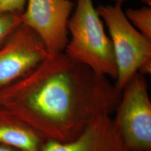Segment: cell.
<instances>
[{"mask_svg": "<svg viewBox=\"0 0 151 151\" xmlns=\"http://www.w3.org/2000/svg\"><path fill=\"white\" fill-rule=\"evenodd\" d=\"M27 0H0V15L22 14Z\"/></svg>", "mask_w": 151, "mask_h": 151, "instance_id": "11", "label": "cell"}, {"mask_svg": "<svg viewBox=\"0 0 151 151\" xmlns=\"http://www.w3.org/2000/svg\"><path fill=\"white\" fill-rule=\"evenodd\" d=\"M132 25L139 32L151 39V9L144 6L141 9H128L124 12Z\"/></svg>", "mask_w": 151, "mask_h": 151, "instance_id": "9", "label": "cell"}, {"mask_svg": "<svg viewBox=\"0 0 151 151\" xmlns=\"http://www.w3.org/2000/svg\"><path fill=\"white\" fill-rule=\"evenodd\" d=\"M68 41L64 52L101 76L116 79L117 67L112 43L92 0H76L68 22Z\"/></svg>", "mask_w": 151, "mask_h": 151, "instance_id": "2", "label": "cell"}, {"mask_svg": "<svg viewBox=\"0 0 151 151\" xmlns=\"http://www.w3.org/2000/svg\"><path fill=\"white\" fill-rule=\"evenodd\" d=\"M97 11L105 22L116 59V86L120 91L137 73L151 72V39L128 20L122 4L100 5Z\"/></svg>", "mask_w": 151, "mask_h": 151, "instance_id": "3", "label": "cell"}, {"mask_svg": "<svg viewBox=\"0 0 151 151\" xmlns=\"http://www.w3.org/2000/svg\"><path fill=\"white\" fill-rule=\"evenodd\" d=\"M41 151H129L111 116L97 118L74 139L65 142L46 141Z\"/></svg>", "mask_w": 151, "mask_h": 151, "instance_id": "7", "label": "cell"}, {"mask_svg": "<svg viewBox=\"0 0 151 151\" xmlns=\"http://www.w3.org/2000/svg\"><path fill=\"white\" fill-rule=\"evenodd\" d=\"M113 1H114L115 4H122L124 1H125L126 0H112ZM144 3H146V4L149 6L151 5V0H142Z\"/></svg>", "mask_w": 151, "mask_h": 151, "instance_id": "12", "label": "cell"}, {"mask_svg": "<svg viewBox=\"0 0 151 151\" xmlns=\"http://www.w3.org/2000/svg\"><path fill=\"white\" fill-rule=\"evenodd\" d=\"M49 56L41 38L22 24L0 46V90L27 76Z\"/></svg>", "mask_w": 151, "mask_h": 151, "instance_id": "5", "label": "cell"}, {"mask_svg": "<svg viewBox=\"0 0 151 151\" xmlns=\"http://www.w3.org/2000/svg\"><path fill=\"white\" fill-rule=\"evenodd\" d=\"M73 4L71 0H27L22 24L37 33L50 56L64 52L68 41V22Z\"/></svg>", "mask_w": 151, "mask_h": 151, "instance_id": "6", "label": "cell"}, {"mask_svg": "<svg viewBox=\"0 0 151 151\" xmlns=\"http://www.w3.org/2000/svg\"><path fill=\"white\" fill-rule=\"evenodd\" d=\"M150 151H151V150H150Z\"/></svg>", "mask_w": 151, "mask_h": 151, "instance_id": "14", "label": "cell"}, {"mask_svg": "<svg viewBox=\"0 0 151 151\" xmlns=\"http://www.w3.org/2000/svg\"><path fill=\"white\" fill-rule=\"evenodd\" d=\"M113 121L129 151L151 150V101L143 75L132 77L121 91Z\"/></svg>", "mask_w": 151, "mask_h": 151, "instance_id": "4", "label": "cell"}, {"mask_svg": "<svg viewBox=\"0 0 151 151\" xmlns=\"http://www.w3.org/2000/svg\"><path fill=\"white\" fill-rule=\"evenodd\" d=\"M22 24V14L0 15V46Z\"/></svg>", "mask_w": 151, "mask_h": 151, "instance_id": "10", "label": "cell"}, {"mask_svg": "<svg viewBox=\"0 0 151 151\" xmlns=\"http://www.w3.org/2000/svg\"><path fill=\"white\" fill-rule=\"evenodd\" d=\"M120 95L108 78L62 52L0 90V105L45 140L65 142L97 118L111 116Z\"/></svg>", "mask_w": 151, "mask_h": 151, "instance_id": "1", "label": "cell"}, {"mask_svg": "<svg viewBox=\"0 0 151 151\" xmlns=\"http://www.w3.org/2000/svg\"><path fill=\"white\" fill-rule=\"evenodd\" d=\"M0 151H18L16 150V149H14L12 148H10V147H7L5 146H2V145H0Z\"/></svg>", "mask_w": 151, "mask_h": 151, "instance_id": "13", "label": "cell"}, {"mask_svg": "<svg viewBox=\"0 0 151 151\" xmlns=\"http://www.w3.org/2000/svg\"><path fill=\"white\" fill-rule=\"evenodd\" d=\"M46 141L33 127L0 105V145L18 151H41Z\"/></svg>", "mask_w": 151, "mask_h": 151, "instance_id": "8", "label": "cell"}]
</instances>
